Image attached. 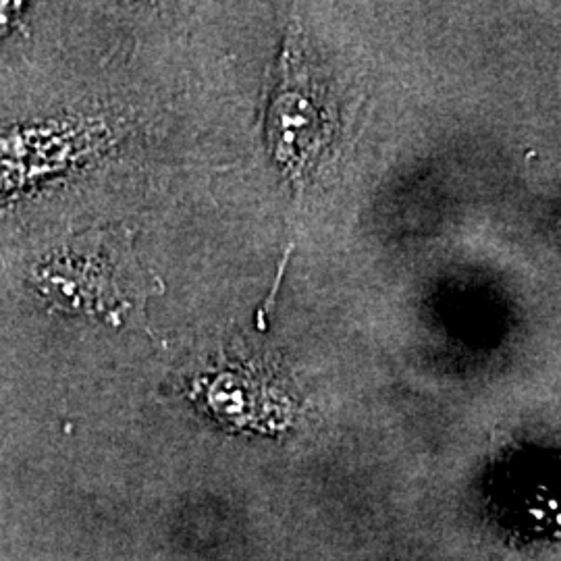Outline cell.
<instances>
[{
    "label": "cell",
    "mask_w": 561,
    "mask_h": 561,
    "mask_svg": "<svg viewBox=\"0 0 561 561\" xmlns=\"http://www.w3.org/2000/svg\"><path fill=\"white\" fill-rule=\"evenodd\" d=\"M301 131L304 140L308 148H314L317 140L321 136L322 123L319 119L317 108L308 96L300 94H283L280 101L275 106V117H273V138H279L277 141V152L287 154L291 162H304V146H301Z\"/></svg>",
    "instance_id": "cell-1"
}]
</instances>
